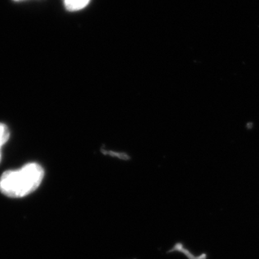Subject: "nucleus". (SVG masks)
<instances>
[{
  "mask_svg": "<svg viewBox=\"0 0 259 259\" xmlns=\"http://www.w3.org/2000/svg\"><path fill=\"white\" fill-rule=\"evenodd\" d=\"M44 176V169L38 163L8 170L0 177V192L10 198H22L38 189Z\"/></svg>",
  "mask_w": 259,
  "mask_h": 259,
  "instance_id": "nucleus-1",
  "label": "nucleus"
},
{
  "mask_svg": "<svg viewBox=\"0 0 259 259\" xmlns=\"http://www.w3.org/2000/svg\"><path fill=\"white\" fill-rule=\"evenodd\" d=\"M90 1L91 0H64V5L68 11L75 12L87 7Z\"/></svg>",
  "mask_w": 259,
  "mask_h": 259,
  "instance_id": "nucleus-2",
  "label": "nucleus"
},
{
  "mask_svg": "<svg viewBox=\"0 0 259 259\" xmlns=\"http://www.w3.org/2000/svg\"><path fill=\"white\" fill-rule=\"evenodd\" d=\"M10 132L7 125L0 122V161H1V149L2 147L10 140Z\"/></svg>",
  "mask_w": 259,
  "mask_h": 259,
  "instance_id": "nucleus-3",
  "label": "nucleus"
},
{
  "mask_svg": "<svg viewBox=\"0 0 259 259\" xmlns=\"http://www.w3.org/2000/svg\"><path fill=\"white\" fill-rule=\"evenodd\" d=\"M15 1H20V0H15Z\"/></svg>",
  "mask_w": 259,
  "mask_h": 259,
  "instance_id": "nucleus-4",
  "label": "nucleus"
}]
</instances>
